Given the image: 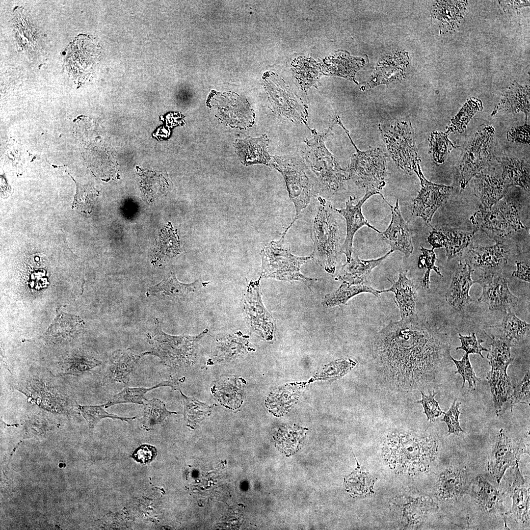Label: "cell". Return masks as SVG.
I'll return each mask as SVG.
<instances>
[{
    "label": "cell",
    "instance_id": "obj_1",
    "mask_svg": "<svg viewBox=\"0 0 530 530\" xmlns=\"http://www.w3.org/2000/svg\"><path fill=\"white\" fill-rule=\"evenodd\" d=\"M372 349L389 378L405 388L432 380L451 357L448 335L418 316L390 321L376 335Z\"/></svg>",
    "mask_w": 530,
    "mask_h": 530
},
{
    "label": "cell",
    "instance_id": "obj_2",
    "mask_svg": "<svg viewBox=\"0 0 530 530\" xmlns=\"http://www.w3.org/2000/svg\"><path fill=\"white\" fill-rule=\"evenodd\" d=\"M437 441L431 437L395 433L390 435L383 447V456L396 472L414 475L425 472L434 460Z\"/></svg>",
    "mask_w": 530,
    "mask_h": 530
},
{
    "label": "cell",
    "instance_id": "obj_3",
    "mask_svg": "<svg viewBox=\"0 0 530 530\" xmlns=\"http://www.w3.org/2000/svg\"><path fill=\"white\" fill-rule=\"evenodd\" d=\"M318 211L310 230L314 250L310 259L333 275L341 254L340 227L337 212L331 203L319 197Z\"/></svg>",
    "mask_w": 530,
    "mask_h": 530
},
{
    "label": "cell",
    "instance_id": "obj_4",
    "mask_svg": "<svg viewBox=\"0 0 530 530\" xmlns=\"http://www.w3.org/2000/svg\"><path fill=\"white\" fill-rule=\"evenodd\" d=\"M332 127L322 134L315 130L310 129L313 136L305 140L304 156L319 189L328 194L342 190L348 179V173L341 167L338 159L328 151L325 144Z\"/></svg>",
    "mask_w": 530,
    "mask_h": 530
},
{
    "label": "cell",
    "instance_id": "obj_5",
    "mask_svg": "<svg viewBox=\"0 0 530 530\" xmlns=\"http://www.w3.org/2000/svg\"><path fill=\"white\" fill-rule=\"evenodd\" d=\"M156 327L147 338L151 346L146 355L158 357L168 369L177 371L188 368L196 362L198 342L208 332L205 329L196 336H173L162 330L160 322L155 319Z\"/></svg>",
    "mask_w": 530,
    "mask_h": 530
},
{
    "label": "cell",
    "instance_id": "obj_6",
    "mask_svg": "<svg viewBox=\"0 0 530 530\" xmlns=\"http://www.w3.org/2000/svg\"><path fill=\"white\" fill-rule=\"evenodd\" d=\"M269 164L284 177L289 197L296 211L293 221L282 234L285 237L299 218L301 212L318 192L319 188L310 169L299 157L289 155L272 156Z\"/></svg>",
    "mask_w": 530,
    "mask_h": 530
},
{
    "label": "cell",
    "instance_id": "obj_7",
    "mask_svg": "<svg viewBox=\"0 0 530 530\" xmlns=\"http://www.w3.org/2000/svg\"><path fill=\"white\" fill-rule=\"evenodd\" d=\"M336 124L340 126L347 135L356 153L352 155L347 173L348 179L359 187L365 190L372 196L380 194L383 200L385 199L381 193L385 185L387 176L386 156L379 148H373L366 151L359 150L352 140L348 131L345 128L340 118L335 119Z\"/></svg>",
    "mask_w": 530,
    "mask_h": 530
},
{
    "label": "cell",
    "instance_id": "obj_8",
    "mask_svg": "<svg viewBox=\"0 0 530 530\" xmlns=\"http://www.w3.org/2000/svg\"><path fill=\"white\" fill-rule=\"evenodd\" d=\"M285 237L271 241L260 252L262 267L260 278H270L289 282L299 281L310 288L318 279L307 277L301 273V266L309 259L292 254L284 244Z\"/></svg>",
    "mask_w": 530,
    "mask_h": 530
},
{
    "label": "cell",
    "instance_id": "obj_9",
    "mask_svg": "<svg viewBox=\"0 0 530 530\" xmlns=\"http://www.w3.org/2000/svg\"><path fill=\"white\" fill-rule=\"evenodd\" d=\"M471 220L473 232L482 231L495 241H504L517 231L525 228L520 220L518 206L506 199L490 209L480 208Z\"/></svg>",
    "mask_w": 530,
    "mask_h": 530
},
{
    "label": "cell",
    "instance_id": "obj_10",
    "mask_svg": "<svg viewBox=\"0 0 530 530\" xmlns=\"http://www.w3.org/2000/svg\"><path fill=\"white\" fill-rule=\"evenodd\" d=\"M378 128L397 165L409 174L415 172L421 159L410 120H396Z\"/></svg>",
    "mask_w": 530,
    "mask_h": 530
},
{
    "label": "cell",
    "instance_id": "obj_11",
    "mask_svg": "<svg viewBox=\"0 0 530 530\" xmlns=\"http://www.w3.org/2000/svg\"><path fill=\"white\" fill-rule=\"evenodd\" d=\"M494 133L492 127L479 130L465 148L456 176L461 191L470 180L484 170L489 162Z\"/></svg>",
    "mask_w": 530,
    "mask_h": 530
},
{
    "label": "cell",
    "instance_id": "obj_12",
    "mask_svg": "<svg viewBox=\"0 0 530 530\" xmlns=\"http://www.w3.org/2000/svg\"><path fill=\"white\" fill-rule=\"evenodd\" d=\"M260 279L255 282L250 281L247 285L243 295V308L245 319L251 332L270 342L274 338L275 323L262 302Z\"/></svg>",
    "mask_w": 530,
    "mask_h": 530
},
{
    "label": "cell",
    "instance_id": "obj_13",
    "mask_svg": "<svg viewBox=\"0 0 530 530\" xmlns=\"http://www.w3.org/2000/svg\"><path fill=\"white\" fill-rule=\"evenodd\" d=\"M266 89L271 103L280 116L298 124L308 126V111L302 101L283 81L276 77H267Z\"/></svg>",
    "mask_w": 530,
    "mask_h": 530
},
{
    "label": "cell",
    "instance_id": "obj_14",
    "mask_svg": "<svg viewBox=\"0 0 530 530\" xmlns=\"http://www.w3.org/2000/svg\"><path fill=\"white\" fill-rule=\"evenodd\" d=\"M209 103L219 117L231 126L248 128L255 120V113L247 100L236 93H211Z\"/></svg>",
    "mask_w": 530,
    "mask_h": 530
},
{
    "label": "cell",
    "instance_id": "obj_15",
    "mask_svg": "<svg viewBox=\"0 0 530 530\" xmlns=\"http://www.w3.org/2000/svg\"><path fill=\"white\" fill-rule=\"evenodd\" d=\"M414 172L420 179L421 188L414 200L412 213L429 224L435 212L447 202L453 187L428 181L421 172L419 164Z\"/></svg>",
    "mask_w": 530,
    "mask_h": 530
},
{
    "label": "cell",
    "instance_id": "obj_16",
    "mask_svg": "<svg viewBox=\"0 0 530 530\" xmlns=\"http://www.w3.org/2000/svg\"><path fill=\"white\" fill-rule=\"evenodd\" d=\"M529 443L517 442L508 437L503 429L499 431L488 462V471L498 483H500L508 468L518 463L522 454H529Z\"/></svg>",
    "mask_w": 530,
    "mask_h": 530
},
{
    "label": "cell",
    "instance_id": "obj_17",
    "mask_svg": "<svg viewBox=\"0 0 530 530\" xmlns=\"http://www.w3.org/2000/svg\"><path fill=\"white\" fill-rule=\"evenodd\" d=\"M476 283L482 288L478 301L485 303L490 310L504 312L517 305L518 298L510 292L507 280L500 271L485 272Z\"/></svg>",
    "mask_w": 530,
    "mask_h": 530
},
{
    "label": "cell",
    "instance_id": "obj_18",
    "mask_svg": "<svg viewBox=\"0 0 530 530\" xmlns=\"http://www.w3.org/2000/svg\"><path fill=\"white\" fill-rule=\"evenodd\" d=\"M390 207L392 219L388 228L380 234L382 239L391 247L393 251H399L405 257L412 254L414 247L412 243L413 231L410 225L403 219L397 199L394 206L384 200Z\"/></svg>",
    "mask_w": 530,
    "mask_h": 530
},
{
    "label": "cell",
    "instance_id": "obj_19",
    "mask_svg": "<svg viewBox=\"0 0 530 530\" xmlns=\"http://www.w3.org/2000/svg\"><path fill=\"white\" fill-rule=\"evenodd\" d=\"M372 195L365 193L364 197L355 204L356 198L350 196L345 202L344 209H335L336 212L345 219L346 226V234L344 243L341 246V253L344 254L348 262L352 258L353 251V239L356 232L364 226H367L378 233L381 232L371 226L364 217L362 207L363 204Z\"/></svg>",
    "mask_w": 530,
    "mask_h": 530
},
{
    "label": "cell",
    "instance_id": "obj_20",
    "mask_svg": "<svg viewBox=\"0 0 530 530\" xmlns=\"http://www.w3.org/2000/svg\"><path fill=\"white\" fill-rule=\"evenodd\" d=\"M508 254V246L504 241H496L490 246L471 245L467 254V263L473 269H479L484 273L500 271L507 262Z\"/></svg>",
    "mask_w": 530,
    "mask_h": 530
},
{
    "label": "cell",
    "instance_id": "obj_21",
    "mask_svg": "<svg viewBox=\"0 0 530 530\" xmlns=\"http://www.w3.org/2000/svg\"><path fill=\"white\" fill-rule=\"evenodd\" d=\"M428 237V241L432 249L445 247L449 260L461 255L471 241L475 233L462 231L457 228L441 225L432 227Z\"/></svg>",
    "mask_w": 530,
    "mask_h": 530
},
{
    "label": "cell",
    "instance_id": "obj_22",
    "mask_svg": "<svg viewBox=\"0 0 530 530\" xmlns=\"http://www.w3.org/2000/svg\"><path fill=\"white\" fill-rule=\"evenodd\" d=\"M23 392L32 401L48 411L65 413L71 402L60 391L40 380L31 379Z\"/></svg>",
    "mask_w": 530,
    "mask_h": 530
},
{
    "label": "cell",
    "instance_id": "obj_23",
    "mask_svg": "<svg viewBox=\"0 0 530 530\" xmlns=\"http://www.w3.org/2000/svg\"><path fill=\"white\" fill-rule=\"evenodd\" d=\"M473 271L468 263H463L460 260L446 293V301L457 311H462L474 301L469 295L471 286L476 283L471 278Z\"/></svg>",
    "mask_w": 530,
    "mask_h": 530
},
{
    "label": "cell",
    "instance_id": "obj_24",
    "mask_svg": "<svg viewBox=\"0 0 530 530\" xmlns=\"http://www.w3.org/2000/svg\"><path fill=\"white\" fill-rule=\"evenodd\" d=\"M508 187L496 172L484 169L475 179V194L480 200L481 208L488 210L504 197Z\"/></svg>",
    "mask_w": 530,
    "mask_h": 530
},
{
    "label": "cell",
    "instance_id": "obj_25",
    "mask_svg": "<svg viewBox=\"0 0 530 530\" xmlns=\"http://www.w3.org/2000/svg\"><path fill=\"white\" fill-rule=\"evenodd\" d=\"M248 337L240 331L217 336L216 346L210 359L211 364L229 362L254 351Z\"/></svg>",
    "mask_w": 530,
    "mask_h": 530
},
{
    "label": "cell",
    "instance_id": "obj_26",
    "mask_svg": "<svg viewBox=\"0 0 530 530\" xmlns=\"http://www.w3.org/2000/svg\"><path fill=\"white\" fill-rule=\"evenodd\" d=\"M145 352L137 353L131 349H118L110 356L106 377L111 383L128 384Z\"/></svg>",
    "mask_w": 530,
    "mask_h": 530
},
{
    "label": "cell",
    "instance_id": "obj_27",
    "mask_svg": "<svg viewBox=\"0 0 530 530\" xmlns=\"http://www.w3.org/2000/svg\"><path fill=\"white\" fill-rule=\"evenodd\" d=\"M245 383L242 377L223 376L214 383L211 392L222 406L235 411L243 403Z\"/></svg>",
    "mask_w": 530,
    "mask_h": 530
},
{
    "label": "cell",
    "instance_id": "obj_28",
    "mask_svg": "<svg viewBox=\"0 0 530 530\" xmlns=\"http://www.w3.org/2000/svg\"><path fill=\"white\" fill-rule=\"evenodd\" d=\"M489 364L491 370L488 372L486 378L493 397L495 413L500 416L512 393L510 381L506 372L509 364L497 362Z\"/></svg>",
    "mask_w": 530,
    "mask_h": 530
},
{
    "label": "cell",
    "instance_id": "obj_29",
    "mask_svg": "<svg viewBox=\"0 0 530 530\" xmlns=\"http://www.w3.org/2000/svg\"><path fill=\"white\" fill-rule=\"evenodd\" d=\"M389 292L395 294L394 301L399 309L401 319L418 316L416 310L417 289L412 280L408 278L402 270L399 272L398 281H394L389 289L381 291V293Z\"/></svg>",
    "mask_w": 530,
    "mask_h": 530
},
{
    "label": "cell",
    "instance_id": "obj_30",
    "mask_svg": "<svg viewBox=\"0 0 530 530\" xmlns=\"http://www.w3.org/2000/svg\"><path fill=\"white\" fill-rule=\"evenodd\" d=\"M206 283L196 280L190 284L183 283L177 280L174 272H171L159 283L150 287L146 295L164 300L185 301L201 285Z\"/></svg>",
    "mask_w": 530,
    "mask_h": 530
},
{
    "label": "cell",
    "instance_id": "obj_31",
    "mask_svg": "<svg viewBox=\"0 0 530 530\" xmlns=\"http://www.w3.org/2000/svg\"><path fill=\"white\" fill-rule=\"evenodd\" d=\"M512 474L511 484L508 488L512 500V513L521 523L530 521V485L521 474L517 463Z\"/></svg>",
    "mask_w": 530,
    "mask_h": 530
},
{
    "label": "cell",
    "instance_id": "obj_32",
    "mask_svg": "<svg viewBox=\"0 0 530 530\" xmlns=\"http://www.w3.org/2000/svg\"><path fill=\"white\" fill-rule=\"evenodd\" d=\"M468 485L466 468H450L440 477L437 483L438 495L443 500L455 501L465 493Z\"/></svg>",
    "mask_w": 530,
    "mask_h": 530
},
{
    "label": "cell",
    "instance_id": "obj_33",
    "mask_svg": "<svg viewBox=\"0 0 530 530\" xmlns=\"http://www.w3.org/2000/svg\"><path fill=\"white\" fill-rule=\"evenodd\" d=\"M268 141L267 135L263 134L256 138L238 139L235 143V147L243 164L268 165L271 158L267 152Z\"/></svg>",
    "mask_w": 530,
    "mask_h": 530
},
{
    "label": "cell",
    "instance_id": "obj_34",
    "mask_svg": "<svg viewBox=\"0 0 530 530\" xmlns=\"http://www.w3.org/2000/svg\"><path fill=\"white\" fill-rule=\"evenodd\" d=\"M393 252L390 250L384 256L375 259L364 260L358 257H352L349 262L342 266L336 278L350 284H365L371 270Z\"/></svg>",
    "mask_w": 530,
    "mask_h": 530
},
{
    "label": "cell",
    "instance_id": "obj_35",
    "mask_svg": "<svg viewBox=\"0 0 530 530\" xmlns=\"http://www.w3.org/2000/svg\"><path fill=\"white\" fill-rule=\"evenodd\" d=\"M180 253L179 237L169 223L160 231L158 240L150 252L151 263L161 265Z\"/></svg>",
    "mask_w": 530,
    "mask_h": 530
},
{
    "label": "cell",
    "instance_id": "obj_36",
    "mask_svg": "<svg viewBox=\"0 0 530 530\" xmlns=\"http://www.w3.org/2000/svg\"><path fill=\"white\" fill-rule=\"evenodd\" d=\"M57 315L46 333L48 340L54 344L69 341L83 324L79 317L56 310Z\"/></svg>",
    "mask_w": 530,
    "mask_h": 530
},
{
    "label": "cell",
    "instance_id": "obj_37",
    "mask_svg": "<svg viewBox=\"0 0 530 530\" xmlns=\"http://www.w3.org/2000/svg\"><path fill=\"white\" fill-rule=\"evenodd\" d=\"M497 160L502 166L501 177L507 186H519L529 192V165L523 160L515 158L503 157Z\"/></svg>",
    "mask_w": 530,
    "mask_h": 530
},
{
    "label": "cell",
    "instance_id": "obj_38",
    "mask_svg": "<svg viewBox=\"0 0 530 530\" xmlns=\"http://www.w3.org/2000/svg\"><path fill=\"white\" fill-rule=\"evenodd\" d=\"M474 498L481 508L488 512L501 511L503 505L501 495L497 488L482 476H477L473 485Z\"/></svg>",
    "mask_w": 530,
    "mask_h": 530
},
{
    "label": "cell",
    "instance_id": "obj_39",
    "mask_svg": "<svg viewBox=\"0 0 530 530\" xmlns=\"http://www.w3.org/2000/svg\"><path fill=\"white\" fill-rule=\"evenodd\" d=\"M181 382V379L163 380L149 388L125 387L105 403V408L106 409L111 406L122 403H134L143 405L146 400L145 395L149 391L162 387H170L177 390Z\"/></svg>",
    "mask_w": 530,
    "mask_h": 530
},
{
    "label": "cell",
    "instance_id": "obj_40",
    "mask_svg": "<svg viewBox=\"0 0 530 530\" xmlns=\"http://www.w3.org/2000/svg\"><path fill=\"white\" fill-rule=\"evenodd\" d=\"M362 292H369L379 297L381 291L376 290L365 284H350L342 282L339 288L327 294L322 302L324 308L345 305L352 297Z\"/></svg>",
    "mask_w": 530,
    "mask_h": 530
},
{
    "label": "cell",
    "instance_id": "obj_41",
    "mask_svg": "<svg viewBox=\"0 0 530 530\" xmlns=\"http://www.w3.org/2000/svg\"><path fill=\"white\" fill-rule=\"evenodd\" d=\"M59 364L64 374L78 376L100 366L101 362L87 353L78 352L62 358Z\"/></svg>",
    "mask_w": 530,
    "mask_h": 530
},
{
    "label": "cell",
    "instance_id": "obj_42",
    "mask_svg": "<svg viewBox=\"0 0 530 530\" xmlns=\"http://www.w3.org/2000/svg\"><path fill=\"white\" fill-rule=\"evenodd\" d=\"M143 406L144 412L141 423L144 428L147 430L161 424L170 415L178 413L168 410L164 403L156 398L146 399Z\"/></svg>",
    "mask_w": 530,
    "mask_h": 530
},
{
    "label": "cell",
    "instance_id": "obj_43",
    "mask_svg": "<svg viewBox=\"0 0 530 530\" xmlns=\"http://www.w3.org/2000/svg\"><path fill=\"white\" fill-rule=\"evenodd\" d=\"M184 405V417L186 424L194 428L196 425L211 413L212 406L199 401L193 397L186 396L180 390Z\"/></svg>",
    "mask_w": 530,
    "mask_h": 530
},
{
    "label": "cell",
    "instance_id": "obj_44",
    "mask_svg": "<svg viewBox=\"0 0 530 530\" xmlns=\"http://www.w3.org/2000/svg\"><path fill=\"white\" fill-rule=\"evenodd\" d=\"M503 336L512 345V343L523 339L530 329V324L519 318L509 310L504 312L501 324Z\"/></svg>",
    "mask_w": 530,
    "mask_h": 530
},
{
    "label": "cell",
    "instance_id": "obj_45",
    "mask_svg": "<svg viewBox=\"0 0 530 530\" xmlns=\"http://www.w3.org/2000/svg\"><path fill=\"white\" fill-rule=\"evenodd\" d=\"M376 478L370 473L360 471L352 473L347 478L346 487L348 492L355 496H364L372 493L373 485Z\"/></svg>",
    "mask_w": 530,
    "mask_h": 530
},
{
    "label": "cell",
    "instance_id": "obj_46",
    "mask_svg": "<svg viewBox=\"0 0 530 530\" xmlns=\"http://www.w3.org/2000/svg\"><path fill=\"white\" fill-rule=\"evenodd\" d=\"M78 409L86 421L89 428H93L98 422L104 418L118 419L131 423L137 418V416L124 417L109 413L106 410L105 404L98 405H79Z\"/></svg>",
    "mask_w": 530,
    "mask_h": 530
},
{
    "label": "cell",
    "instance_id": "obj_47",
    "mask_svg": "<svg viewBox=\"0 0 530 530\" xmlns=\"http://www.w3.org/2000/svg\"><path fill=\"white\" fill-rule=\"evenodd\" d=\"M457 147L448 138L446 133L435 132L429 139V153L434 161L441 164L445 161L446 156L453 149Z\"/></svg>",
    "mask_w": 530,
    "mask_h": 530
},
{
    "label": "cell",
    "instance_id": "obj_48",
    "mask_svg": "<svg viewBox=\"0 0 530 530\" xmlns=\"http://www.w3.org/2000/svg\"><path fill=\"white\" fill-rule=\"evenodd\" d=\"M528 93H525L522 89L515 90L507 92L504 95L501 104L499 105L497 110L509 112L523 111L527 117L529 112V105L528 101Z\"/></svg>",
    "mask_w": 530,
    "mask_h": 530
},
{
    "label": "cell",
    "instance_id": "obj_49",
    "mask_svg": "<svg viewBox=\"0 0 530 530\" xmlns=\"http://www.w3.org/2000/svg\"><path fill=\"white\" fill-rule=\"evenodd\" d=\"M477 102L470 101L451 120L447 133L462 132L475 113L479 110Z\"/></svg>",
    "mask_w": 530,
    "mask_h": 530
},
{
    "label": "cell",
    "instance_id": "obj_50",
    "mask_svg": "<svg viewBox=\"0 0 530 530\" xmlns=\"http://www.w3.org/2000/svg\"><path fill=\"white\" fill-rule=\"evenodd\" d=\"M76 185V192L74 196L72 207L81 212L89 213L91 211V201L95 195V191L89 185H82L78 183L68 174Z\"/></svg>",
    "mask_w": 530,
    "mask_h": 530
},
{
    "label": "cell",
    "instance_id": "obj_51",
    "mask_svg": "<svg viewBox=\"0 0 530 530\" xmlns=\"http://www.w3.org/2000/svg\"><path fill=\"white\" fill-rule=\"evenodd\" d=\"M450 359L454 363L457 368L455 373L459 374L463 378V382L462 388H463L465 381H467L469 383V392L474 391L476 389L477 382H480V379L477 377L472 366L468 354H464L460 360H456L451 356Z\"/></svg>",
    "mask_w": 530,
    "mask_h": 530
},
{
    "label": "cell",
    "instance_id": "obj_52",
    "mask_svg": "<svg viewBox=\"0 0 530 530\" xmlns=\"http://www.w3.org/2000/svg\"><path fill=\"white\" fill-rule=\"evenodd\" d=\"M422 254L420 256L418 261V267L419 268H425L426 271L422 279V286L426 289L429 288L430 280L429 275L431 270H433L438 275L443 277L440 271L439 268L435 265L436 261V256L433 251L434 249H427L421 247Z\"/></svg>",
    "mask_w": 530,
    "mask_h": 530
},
{
    "label": "cell",
    "instance_id": "obj_53",
    "mask_svg": "<svg viewBox=\"0 0 530 530\" xmlns=\"http://www.w3.org/2000/svg\"><path fill=\"white\" fill-rule=\"evenodd\" d=\"M530 372H527L521 382L515 387L510 398V406L512 411L514 405L517 403L529 405L530 399Z\"/></svg>",
    "mask_w": 530,
    "mask_h": 530
},
{
    "label": "cell",
    "instance_id": "obj_54",
    "mask_svg": "<svg viewBox=\"0 0 530 530\" xmlns=\"http://www.w3.org/2000/svg\"><path fill=\"white\" fill-rule=\"evenodd\" d=\"M428 392L429 394L426 395L421 391L422 399L418 400L417 402L423 405L427 420L430 422H434L436 418L445 413L441 409L438 402L434 398L436 393L430 391Z\"/></svg>",
    "mask_w": 530,
    "mask_h": 530
},
{
    "label": "cell",
    "instance_id": "obj_55",
    "mask_svg": "<svg viewBox=\"0 0 530 530\" xmlns=\"http://www.w3.org/2000/svg\"><path fill=\"white\" fill-rule=\"evenodd\" d=\"M456 400L457 399L455 398L449 411L445 414L442 421L447 424L449 434H453L458 435L460 432L465 433V432L460 427L459 422V416L461 412L458 408L461 402H457Z\"/></svg>",
    "mask_w": 530,
    "mask_h": 530
},
{
    "label": "cell",
    "instance_id": "obj_56",
    "mask_svg": "<svg viewBox=\"0 0 530 530\" xmlns=\"http://www.w3.org/2000/svg\"><path fill=\"white\" fill-rule=\"evenodd\" d=\"M459 339L461 342V345L456 347V349H462L466 351V353L469 354L475 353L479 354L482 358L483 356L482 351H488V350L484 347L481 344L483 342V340H478L475 333H472L469 336H463L459 334Z\"/></svg>",
    "mask_w": 530,
    "mask_h": 530
},
{
    "label": "cell",
    "instance_id": "obj_57",
    "mask_svg": "<svg viewBox=\"0 0 530 530\" xmlns=\"http://www.w3.org/2000/svg\"><path fill=\"white\" fill-rule=\"evenodd\" d=\"M157 454V450L155 447L144 444L134 450L132 457L137 462L147 464L154 460Z\"/></svg>",
    "mask_w": 530,
    "mask_h": 530
},
{
    "label": "cell",
    "instance_id": "obj_58",
    "mask_svg": "<svg viewBox=\"0 0 530 530\" xmlns=\"http://www.w3.org/2000/svg\"><path fill=\"white\" fill-rule=\"evenodd\" d=\"M529 126L526 124L525 126L511 129L507 132L508 139L511 141L529 143Z\"/></svg>",
    "mask_w": 530,
    "mask_h": 530
},
{
    "label": "cell",
    "instance_id": "obj_59",
    "mask_svg": "<svg viewBox=\"0 0 530 530\" xmlns=\"http://www.w3.org/2000/svg\"><path fill=\"white\" fill-rule=\"evenodd\" d=\"M517 270L512 275L527 282H530V265L524 262L516 263Z\"/></svg>",
    "mask_w": 530,
    "mask_h": 530
}]
</instances>
